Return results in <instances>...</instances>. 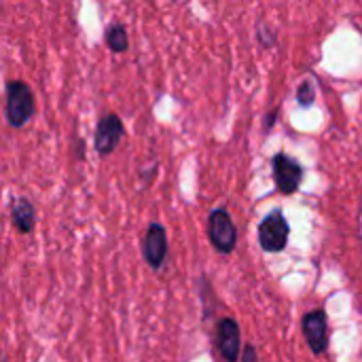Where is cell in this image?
<instances>
[{"instance_id": "1", "label": "cell", "mask_w": 362, "mask_h": 362, "mask_svg": "<svg viewBox=\"0 0 362 362\" xmlns=\"http://www.w3.org/2000/svg\"><path fill=\"white\" fill-rule=\"evenodd\" d=\"M34 93L25 81H8L6 83V102H4V115L11 127L25 125L34 115Z\"/></svg>"}, {"instance_id": "2", "label": "cell", "mask_w": 362, "mask_h": 362, "mask_svg": "<svg viewBox=\"0 0 362 362\" xmlns=\"http://www.w3.org/2000/svg\"><path fill=\"white\" fill-rule=\"evenodd\" d=\"M208 238L221 255H231L238 246V229L225 208H216L208 216Z\"/></svg>"}, {"instance_id": "3", "label": "cell", "mask_w": 362, "mask_h": 362, "mask_svg": "<svg viewBox=\"0 0 362 362\" xmlns=\"http://www.w3.org/2000/svg\"><path fill=\"white\" fill-rule=\"evenodd\" d=\"M291 225L282 210H274L259 225V246L265 252H282L288 244Z\"/></svg>"}, {"instance_id": "4", "label": "cell", "mask_w": 362, "mask_h": 362, "mask_svg": "<svg viewBox=\"0 0 362 362\" xmlns=\"http://www.w3.org/2000/svg\"><path fill=\"white\" fill-rule=\"evenodd\" d=\"M272 172H274V180H276V187L282 195H293L299 191L301 187V180H303V165L288 157L286 153H278L274 155L272 159Z\"/></svg>"}, {"instance_id": "5", "label": "cell", "mask_w": 362, "mask_h": 362, "mask_svg": "<svg viewBox=\"0 0 362 362\" xmlns=\"http://www.w3.org/2000/svg\"><path fill=\"white\" fill-rule=\"evenodd\" d=\"M303 337L310 346V350L320 356L329 348V320L325 310H312L310 314L303 316Z\"/></svg>"}, {"instance_id": "6", "label": "cell", "mask_w": 362, "mask_h": 362, "mask_svg": "<svg viewBox=\"0 0 362 362\" xmlns=\"http://www.w3.org/2000/svg\"><path fill=\"white\" fill-rule=\"evenodd\" d=\"M121 136H123V121L119 119V115H115V112L104 115L95 127V142H93L95 153L100 157H108L117 148Z\"/></svg>"}, {"instance_id": "7", "label": "cell", "mask_w": 362, "mask_h": 362, "mask_svg": "<svg viewBox=\"0 0 362 362\" xmlns=\"http://www.w3.org/2000/svg\"><path fill=\"white\" fill-rule=\"evenodd\" d=\"M216 344L218 354L225 362H238L240 350H242V335L240 325L233 318H221L216 327Z\"/></svg>"}, {"instance_id": "8", "label": "cell", "mask_w": 362, "mask_h": 362, "mask_svg": "<svg viewBox=\"0 0 362 362\" xmlns=\"http://www.w3.org/2000/svg\"><path fill=\"white\" fill-rule=\"evenodd\" d=\"M142 252H144V261L148 263L151 269H161V265L165 263V257H168V231L163 225L153 223L148 227Z\"/></svg>"}, {"instance_id": "9", "label": "cell", "mask_w": 362, "mask_h": 362, "mask_svg": "<svg viewBox=\"0 0 362 362\" xmlns=\"http://www.w3.org/2000/svg\"><path fill=\"white\" fill-rule=\"evenodd\" d=\"M11 221H13V227L19 233H23V235L34 229V225H36V210L30 204V199L19 197V199L13 202V206H11Z\"/></svg>"}, {"instance_id": "10", "label": "cell", "mask_w": 362, "mask_h": 362, "mask_svg": "<svg viewBox=\"0 0 362 362\" xmlns=\"http://www.w3.org/2000/svg\"><path fill=\"white\" fill-rule=\"evenodd\" d=\"M104 38H106V45H108V49H110L112 53H123V51H127V47H129L127 30H125L121 23L108 25Z\"/></svg>"}, {"instance_id": "11", "label": "cell", "mask_w": 362, "mask_h": 362, "mask_svg": "<svg viewBox=\"0 0 362 362\" xmlns=\"http://www.w3.org/2000/svg\"><path fill=\"white\" fill-rule=\"evenodd\" d=\"M297 102L303 106V108H310L314 102H316V87L312 81H303L297 89Z\"/></svg>"}, {"instance_id": "12", "label": "cell", "mask_w": 362, "mask_h": 362, "mask_svg": "<svg viewBox=\"0 0 362 362\" xmlns=\"http://www.w3.org/2000/svg\"><path fill=\"white\" fill-rule=\"evenodd\" d=\"M259 42H261V47H265V49H272L274 45H276V32L272 30V28H267V25H259Z\"/></svg>"}, {"instance_id": "13", "label": "cell", "mask_w": 362, "mask_h": 362, "mask_svg": "<svg viewBox=\"0 0 362 362\" xmlns=\"http://www.w3.org/2000/svg\"><path fill=\"white\" fill-rule=\"evenodd\" d=\"M242 362H259V352H257V348L252 346V344H246L244 348H242Z\"/></svg>"}]
</instances>
